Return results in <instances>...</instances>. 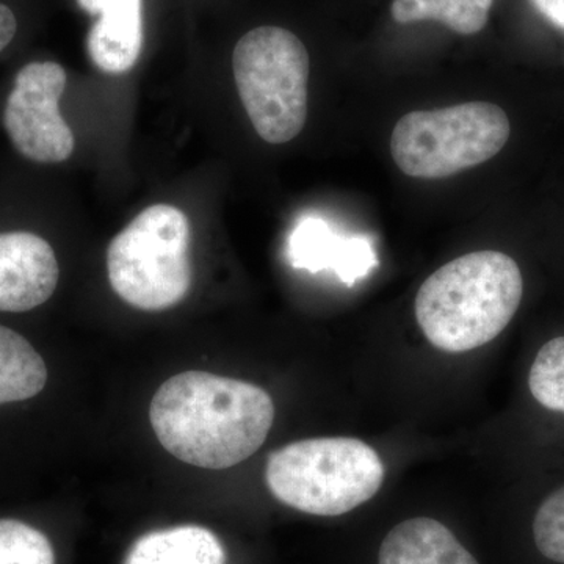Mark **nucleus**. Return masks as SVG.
I'll use <instances>...</instances> for the list:
<instances>
[{
  "instance_id": "nucleus-19",
  "label": "nucleus",
  "mask_w": 564,
  "mask_h": 564,
  "mask_svg": "<svg viewBox=\"0 0 564 564\" xmlns=\"http://www.w3.org/2000/svg\"><path fill=\"white\" fill-rule=\"evenodd\" d=\"M532 3L545 20L564 31V0H532Z\"/></svg>"
},
{
  "instance_id": "nucleus-9",
  "label": "nucleus",
  "mask_w": 564,
  "mask_h": 564,
  "mask_svg": "<svg viewBox=\"0 0 564 564\" xmlns=\"http://www.w3.org/2000/svg\"><path fill=\"white\" fill-rule=\"evenodd\" d=\"M288 258L295 269L333 270L352 285L378 267L372 242L364 236H340L323 218L307 217L289 236Z\"/></svg>"
},
{
  "instance_id": "nucleus-4",
  "label": "nucleus",
  "mask_w": 564,
  "mask_h": 564,
  "mask_svg": "<svg viewBox=\"0 0 564 564\" xmlns=\"http://www.w3.org/2000/svg\"><path fill=\"white\" fill-rule=\"evenodd\" d=\"M237 91L252 128L270 144H284L307 120L311 61L295 33L274 25L240 39L232 55Z\"/></svg>"
},
{
  "instance_id": "nucleus-5",
  "label": "nucleus",
  "mask_w": 564,
  "mask_h": 564,
  "mask_svg": "<svg viewBox=\"0 0 564 564\" xmlns=\"http://www.w3.org/2000/svg\"><path fill=\"white\" fill-rule=\"evenodd\" d=\"M188 247L191 223L184 212L169 204L148 207L111 240V289L141 311L169 310L191 291Z\"/></svg>"
},
{
  "instance_id": "nucleus-10",
  "label": "nucleus",
  "mask_w": 564,
  "mask_h": 564,
  "mask_svg": "<svg viewBox=\"0 0 564 564\" xmlns=\"http://www.w3.org/2000/svg\"><path fill=\"white\" fill-rule=\"evenodd\" d=\"M99 17L87 39L88 55L104 73L122 74L139 62L143 47L141 0H77Z\"/></svg>"
},
{
  "instance_id": "nucleus-3",
  "label": "nucleus",
  "mask_w": 564,
  "mask_h": 564,
  "mask_svg": "<svg viewBox=\"0 0 564 564\" xmlns=\"http://www.w3.org/2000/svg\"><path fill=\"white\" fill-rule=\"evenodd\" d=\"M375 448L355 437L299 441L269 456L270 492L300 513L337 518L369 502L384 484Z\"/></svg>"
},
{
  "instance_id": "nucleus-7",
  "label": "nucleus",
  "mask_w": 564,
  "mask_h": 564,
  "mask_svg": "<svg viewBox=\"0 0 564 564\" xmlns=\"http://www.w3.org/2000/svg\"><path fill=\"white\" fill-rule=\"evenodd\" d=\"M66 88V70L55 62H32L14 77L3 109V128L22 158L36 163L68 161L76 148L58 102Z\"/></svg>"
},
{
  "instance_id": "nucleus-8",
  "label": "nucleus",
  "mask_w": 564,
  "mask_h": 564,
  "mask_svg": "<svg viewBox=\"0 0 564 564\" xmlns=\"http://www.w3.org/2000/svg\"><path fill=\"white\" fill-rule=\"evenodd\" d=\"M58 278L57 256L43 237L0 232V313H28L46 303Z\"/></svg>"
},
{
  "instance_id": "nucleus-14",
  "label": "nucleus",
  "mask_w": 564,
  "mask_h": 564,
  "mask_svg": "<svg viewBox=\"0 0 564 564\" xmlns=\"http://www.w3.org/2000/svg\"><path fill=\"white\" fill-rule=\"evenodd\" d=\"M494 0H393L391 14L399 24L437 21L459 35H475L488 24Z\"/></svg>"
},
{
  "instance_id": "nucleus-11",
  "label": "nucleus",
  "mask_w": 564,
  "mask_h": 564,
  "mask_svg": "<svg viewBox=\"0 0 564 564\" xmlns=\"http://www.w3.org/2000/svg\"><path fill=\"white\" fill-rule=\"evenodd\" d=\"M377 564H480L451 527L426 516L392 527L380 547Z\"/></svg>"
},
{
  "instance_id": "nucleus-6",
  "label": "nucleus",
  "mask_w": 564,
  "mask_h": 564,
  "mask_svg": "<svg viewBox=\"0 0 564 564\" xmlns=\"http://www.w3.org/2000/svg\"><path fill=\"white\" fill-rule=\"evenodd\" d=\"M507 113L474 101L404 115L391 137L393 162L415 180H444L491 161L510 139Z\"/></svg>"
},
{
  "instance_id": "nucleus-15",
  "label": "nucleus",
  "mask_w": 564,
  "mask_h": 564,
  "mask_svg": "<svg viewBox=\"0 0 564 564\" xmlns=\"http://www.w3.org/2000/svg\"><path fill=\"white\" fill-rule=\"evenodd\" d=\"M529 388L541 406L564 414V336L549 340L538 351L529 373Z\"/></svg>"
},
{
  "instance_id": "nucleus-16",
  "label": "nucleus",
  "mask_w": 564,
  "mask_h": 564,
  "mask_svg": "<svg viewBox=\"0 0 564 564\" xmlns=\"http://www.w3.org/2000/svg\"><path fill=\"white\" fill-rule=\"evenodd\" d=\"M0 564H55L46 534L17 519H0Z\"/></svg>"
},
{
  "instance_id": "nucleus-1",
  "label": "nucleus",
  "mask_w": 564,
  "mask_h": 564,
  "mask_svg": "<svg viewBox=\"0 0 564 564\" xmlns=\"http://www.w3.org/2000/svg\"><path fill=\"white\" fill-rule=\"evenodd\" d=\"M150 421L174 458L203 469L243 463L265 443L274 404L259 386L206 372L170 378L152 397Z\"/></svg>"
},
{
  "instance_id": "nucleus-13",
  "label": "nucleus",
  "mask_w": 564,
  "mask_h": 564,
  "mask_svg": "<svg viewBox=\"0 0 564 564\" xmlns=\"http://www.w3.org/2000/svg\"><path fill=\"white\" fill-rule=\"evenodd\" d=\"M46 383L40 352L21 334L0 325V404L32 399Z\"/></svg>"
},
{
  "instance_id": "nucleus-12",
  "label": "nucleus",
  "mask_w": 564,
  "mask_h": 564,
  "mask_svg": "<svg viewBox=\"0 0 564 564\" xmlns=\"http://www.w3.org/2000/svg\"><path fill=\"white\" fill-rule=\"evenodd\" d=\"M124 564H226V551L209 529L182 525L139 538Z\"/></svg>"
},
{
  "instance_id": "nucleus-17",
  "label": "nucleus",
  "mask_w": 564,
  "mask_h": 564,
  "mask_svg": "<svg viewBox=\"0 0 564 564\" xmlns=\"http://www.w3.org/2000/svg\"><path fill=\"white\" fill-rule=\"evenodd\" d=\"M533 543L545 560L564 564V486L552 492L534 514Z\"/></svg>"
},
{
  "instance_id": "nucleus-2",
  "label": "nucleus",
  "mask_w": 564,
  "mask_h": 564,
  "mask_svg": "<svg viewBox=\"0 0 564 564\" xmlns=\"http://www.w3.org/2000/svg\"><path fill=\"white\" fill-rule=\"evenodd\" d=\"M522 295L524 280L513 258L469 252L426 278L415 296V318L433 347L473 351L510 325Z\"/></svg>"
},
{
  "instance_id": "nucleus-18",
  "label": "nucleus",
  "mask_w": 564,
  "mask_h": 564,
  "mask_svg": "<svg viewBox=\"0 0 564 564\" xmlns=\"http://www.w3.org/2000/svg\"><path fill=\"white\" fill-rule=\"evenodd\" d=\"M18 33V20L14 11L0 2V52L10 46Z\"/></svg>"
}]
</instances>
